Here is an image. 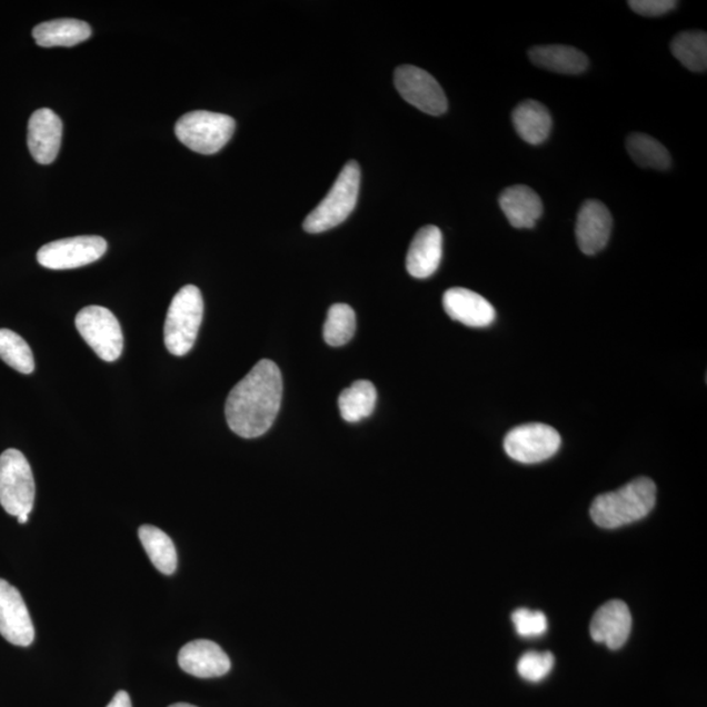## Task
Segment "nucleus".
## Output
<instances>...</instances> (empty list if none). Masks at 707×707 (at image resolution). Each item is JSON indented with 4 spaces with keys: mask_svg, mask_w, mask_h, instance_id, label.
I'll list each match as a JSON object with an SVG mask.
<instances>
[{
    "mask_svg": "<svg viewBox=\"0 0 707 707\" xmlns=\"http://www.w3.org/2000/svg\"><path fill=\"white\" fill-rule=\"evenodd\" d=\"M36 496L32 468L18 449H7L0 455V505L12 517L29 515Z\"/></svg>",
    "mask_w": 707,
    "mask_h": 707,
    "instance_id": "6",
    "label": "nucleus"
},
{
    "mask_svg": "<svg viewBox=\"0 0 707 707\" xmlns=\"http://www.w3.org/2000/svg\"><path fill=\"white\" fill-rule=\"evenodd\" d=\"M512 123L522 141L541 145L547 141L554 121L547 107L536 100H525L514 109Z\"/></svg>",
    "mask_w": 707,
    "mask_h": 707,
    "instance_id": "20",
    "label": "nucleus"
},
{
    "mask_svg": "<svg viewBox=\"0 0 707 707\" xmlns=\"http://www.w3.org/2000/svg\"><path fill=\"white\" fill-rule=\"evenodd\" d=\"M0 636L14 646L28 647L34 640V626L23 596L0 579Z\"/></svg>",
    "mask_w": 707,
    "mask_h": 707,
    "instance_id": "11",
    "label": "nucleus"
},
{
    "mask_svg": "<svg viewBox=\"0 0 707 707\" xmlns=\"http://www.w3.org/2000/svg\"><path fill=\"white\" fill-rule=\"evenodd\" d=\"M377 400V388L372 382L358 380L342 390L340 399H338V408H340L341 417L346 422L357 424L372 415Z\"/></svg>",
    "mask_w": 707,
    "mask_h": 707,
    "instance_id": "22",
    "label": "nucleus"
},
{
    "mask_svg": "<svg viewBox=\"0 0 707 707\" xmlns=\"http://www.w3.org/2000/svg\"><path fill=\"white\" fill-rule=\"evenodd\" d=\"M107 707H132L130 696L128 691L120 690L117 691L112 701L109 703Z\"/></svg>",
    "mask_w": 707,
    "mask_h": 707,
    "instance_id": "31",
    "label": "nucleus"
},
{
    "mask_svg": "<svg viewBox=\"0 0 707 707\" xmlns=\"http://www.w3.org/2000/svg\"><path fill=\"white\" fill-rule=\"evenodd\" d=\"M626 149L639 167L658 169V171H666L671 167V155L666 147L643 132L631 135L626 141Z\"/></svg>",
    "mask_w": 707,
    "mask_h": 707,
    "instance_id": "24",
    "label": "nucleus"
},
{
    "mask_svg": "<svg viewBox=\"0 0 707 707\" xmlns=\"http://www.w3.org/2000/svg\"><path fill=\"white\" fill-rule=\"evenodd\" d=\"M169 707H197L195 705H190V704H186V703H180V704H175L172 706Z\"/></svg>",
    "mask_w": 707,
    "mask_h": 707,
    "instance_id": "33",
    "label": "nucleus"
},
{
    "mask_svg": "<svg viewBox=\"0 0 707 707\" xmlns=\"http://www.w3.org/2000/svg\"><path fill=\"white\" fill-rule=\"evenodd\" d=\"M555 663L556 659L551 653L529 651L520 658L518 673L527 681L539 683L551 673Z\"/></svg>",
    "mask_w": 707,
    "mask_h": 707,
    "instance_id": "28",
    "label": "nucleus"
},
{
    "mask_svg": "<svg viewBox=\"0 0 707 707\" xmlns=\"http://www.w3.org/2000/svg\"><path fill=\"white\" fill-rule=\"evenodd\" d=\"M395 86L405 101L430 116L446 113L448 102L437 79L429 72L405 64L395 71Z\"/></svg>",
    "mask_w": 707,
    "mask_h": 707,
    "instance_id": "10",
    "label": "nucleus"
},
{
    "mask_svg": "<svg viewBox=\"0 0 707 707\" xmlns=\"http://www.w3.org/2000/svg\"><path fill=\"white\" fill-rule=\"evenodd\" d=\"M561 436L554 427L527 424L515 427L505 438V451L515 461L536 464L548 460L561 447Z\"/></svg>",
    "mask_w": 707,
    "mask_h": 707,
    "instance_id": "9",
    "label": "nucleus"
},
{
    "mask_svg": "<svg viewBox=\"0 0 707 707\" xmlns=\"http://www.w3.org/2000/svg\"><path fill=\"white\" fill-rule=\"evenodd\" d=\"M91 34V27L77 19L51 20L33 29V39L42 48L76 47Z\"/></svg>",
    "mask_w": 707,
    "mask_h": 707,
    "instance_id": "21",
    "label": "nucleus"
},
{
    "mask_svg": "<svg viewBox=\"0 0 707 707\" xmlns=\"http://www.w3.org/2000/svg\"><path fill=\"white\" fill-rule=\"evenodd\" d=\"M444 255V235L437 226H425L412 239L407 256V269L411 277L429 278L439 268Z\"/></svg>",
    "mask_w": 707,
    "mask_h": 707,
    "instance_id": "17",
    "label": "nucleus"
},
{
    "mask_svg": "<svg viewBox=\"0 0 707 707\" xmlns=\"http://www.w3.org/2000/svg\"><path fill=\"white\" fill-rule=\"evenodd\" d=\"M236 129L232 117L195 110L183 114L176 123V137L191 151L212 155L223 149L230 142Z\"/></svg>",
    "mask_w": 707,
    "mask_h": 707,
    "instance_id": "5",
    "label": "nucleus"
},
{
    "mask_svg": "<svg viewBox=\"0 0 707 707\" xmlns=\"http://www.w3.org/2000/svg\"><path fill=\"white\" fill-rule=\"evenodd\" d=\"M360 188V168L349 161L338 176L326 198L306 218L303 227L309 233H320L340 226L356 209Z\"/></svg>",
    "mask_w": 707,
    "mask_h": 707,
    "instance_id": "4",
    "label": "nucleus"
},
{
    "mask_svg": "<svg viewBox=\"0 0 707 707\" xmlns=\"http://www.w3.org/2000/svg\"><path fill=\"white\" fill-rule=\"evenodd\" d=\"M630 9L640 17L658 18L676 9L674 0H630Z\"/></svg>",
    "mask_w": 707,
    "mask_h": 707,
    "instance_id": "30",
    "label": "nucleus"
},
{
    "mask_svg": "<svg viewBox=\"0 0 707 707\" xmlns=\"http://www.w3.org/2000/svg\"><path fill=\"white\" fill-rule=\"evenodd\" d=\"M203 319V298L193 285L182 287L168 308L165 342L169 352L183 357L193 348Z\"/></svg>",
    "mask_w": 707,
    "mask_h": 707,
    "instance_id": "3",
    "label": "nucleus"
},
{
    "mask_svg": "<svg viewBox=\"0 0 707 707\" xmlns=\"http://www.w3.org/2000/svg\"><path fill=\"white\" fill-rule=\"evenodd\" d=\"M28 519H29V515H20V517H18L20 525H26Z\"/></svg>",
    "mask_w": 707,
    "mask_h": 707,
    "instance_id": "32",
    "label": "nucleus"
},
{
    "mask_svg": "<svg viewBox=\"0 0 707 707\" xmlns=\"http://www.w3.org/2000/svg\"><path fill=\"white\" fill-rule=\"evenodd\" d=\"M138 535L152 565L165 576H172L177 569V551L171 537L149 525L139 528Z\"/></svg>",
    "mask_w": 707,
    "mask_h": 707,
    "instance_id": "23",
    "label": "nucleus"
},
{
    "mask_svg": "<svg viewBox=\"0 0 707 707\" xmlns=\"http://www.w3.org/2000/svg\"><path fill=\"white\" fill-rule=\"evenodd\" d=\"M282 375L278 366L262 359L236 385L226 401L230 429L245 439L268 432L281 409Z\"/></svg>",
    "mask_w": 707,
    "mask_h": 707,
    "instance_id": "1",
    "label": "nucleus"
},
{
    "mask_svg": "<svg viewBox=\"0 0 707 707\" xmlns=\"http://www.w3.org/2000/svg\"><path fill=\"white\" fill-rule=\"evenodd\" d=\"M512 623L518 635L525 638L540 637L548 629L547 616L540 610L519 608L512 614Z\"/></svg>",
    "mask_w": 707,
    "mask_h": 707,
    "instance_id": "29",
    "label": "nucleus"
},
{
    "mask_svg": "<svg viewBox=\"0 0 707 707\" xmlns=\"http://www.w3.org/2000/svg\"><path fill=\"white\" fill-rule=\"evenodd\" d=\"M107 249V241L100 236H77L43 246L37 261L51 270L77 269L100 260Z\"/></svg>",
    "mask_w": 707,
    "mask_h": 707,
    "instance_id": "8",
    "label": "nucleus"
},
{
    "mask_svg": "<svg viewBox=\"0 0 707 707\" xmlns=\"http://www.w3.org/2000/svg\"><path fill=\"white\" fill-rule=\"evenodd\" d=\"M631 631V614L621 600L604 604L594 615L589 633L595 643L607 645L610 650H618Z\"/></svg>",
    "mask_w": 707,
    "mask_h": 707,
    "instance_id": "15",
    "label": "nucleus"
},
{
    "mask_svg": "<svg viewBox=\"0 0 707 707\" xmlns=\"http://www.w3.org/2000/svg\"><path fill=\"white\" fill-rule=\"evenodd\" d=\"M79 335L100 359L114 362L123 350L120 322L109 309L90 306L79 311L76 319Z\"/></svg>",
    "mask_w": 707,
    "mask_h": 707,
    "instance_id": "7",
    "label": "nucleus"
},
{
    "mask_svg": "<svg viewBox=\"0 0 707 707\" xmlns=\"http://www.w3.org/2000/svg\"><path fill=\"white\" fill-rule=\"evenodd\" d=\"M446 313L455 321L471 328H485L496 320V309L475 291L454 287L445 292Z\"/></svg>",
    "mask_w": 707,
    "mask_h": 707,
    "instance_id": "16",
    "label": "nucleus"
},
{
    "mask_svg": "<svg viewBox=\"0 0 707 707\" xmlns=\"http://www.w3.org/2000/svg\"><path fill=\"white\" fill-rule=\"evenodd\" d=\"M63 125L53 110H36L28 123V147L37 163H53L61 149Z\"/></svg>",
    "mask_w": 707,
    "mask_h": 707,
    "instance_id": "12",
    "label": "nucleus"
},
{
    "mask_svg": "<svg viewBox=\"0 0 707 707\" xmlns=\"http://www.w3.org/2000/svg\"><path fill=\"white\" fill-rule=\"evenodd\" d=\"M657 504V485L639 477L621 489L606 492L594 500L591 518L596 526L620 528L647 517Z\"/></svg>",
    "mask_w": 707,
    "mask_h": 707,
    "instance_id": "2",
    "label": "nucleus"
},
{
    "mask_svg": "<svg viewBox=\"0 0 707 707\" xmlns=\"http://www.w3.org/2000/svg\"><path fill=\"white\" fill-rule=\"evenodd\" d=\"M499 206L508 222L515 228H534L542 216V202L535 190L514 186L502 191Z\"/></svg>",
    "mask_w": 707,
    "mask_h": 707,
    "instance_id": "18",
    "label": "nucleus"
},
{
    "mask_svg": "<svg viewBox=\"0 0 707 707\" xmlns=\"http://www.w3.org/2000/svg\"><path fill=\"white\" fill-rule=\"evenodd\" d=\"M530 62L537 68L566 76H578L588 68L584 51L567 46H541L528 51Z\"/></svg>",
    "mask_w": 707,
    "mask_h": 707,
    "instance_id": "19",
    "label": "nucleus"
},
{
    "mask_svg": "<svg viewBox=\"0 0 707 707\" xmlns=\"http://www.w3.org/2000/svg\"><path fill=\"white\" fill-rule=\"evenodd\" d=\"M673 54L685 68L694 72L707 69V34L687 31L677 34L671 43Z\"/></svg>",
    "mask_w": 707,
    "mask_h": 707,
    "instance_id": "25",
    "label": "nucleus"
},
{
    "mask_svg": "<svg viewBox=\"0 0 707 707\" xmlns=\"http://www.w3.org/2000/svg\"><path fill=\"white\" fill-rule=\"evenodd\" d=\"M614 219L606 205L600 201H587L581 206L576 226L577 242L587 256L599 253L607 247Z\"/></svg>",
    "mask_w": 707,
    "mask_h": 707,
    "instance_id": "14",
    "label": "nucleus"
},
{
    "mask_svg": "<svg viewBox=\"0 0 707 707\" xmlns=\"http://www.w3.org/2000/svg\"><path fill=\"white\" fill-rule=\"evenodd\" d=\"M179 666L183 673L198 679H211L230 673L231 660L212 640L197 639L181 648Z\"/></svg>",
    "mask_w": 707,
    "mask_h": 707,
    "instance_id": "13",
    "label": "nucleus"
},
{
    "mask_svg": "<svg viewBox=\"0 0 707 707\" xmlns=\"http://www.w3.org/2000/svg\"><path fill=\"white\" fill-rule=\"evenodd\" d=\"M356 312L348 305L331 306L323 326V340L333 348L348 343L356 333Z\"/></svg>",
    "mask_w": 707,
    "mask_h": 707,
    "instance_id": "26",
    "label": "nucleus"
},
{
    "mask_svg": "<svg viewBox=\"0 0 707 707\" xmlns=\"http://www.w3.org/2000/svg\"><path fill=\"white\" fill-rule=\"evenodd\" d=\"M0 359L20 374L34 371V358L23 337L10 329H0Z\"/></svg>",
    "mask_w": 707,
    "mask_h": 707,
    "instance_id": "27",
    "label": "nucleus"
}]
</instances>
